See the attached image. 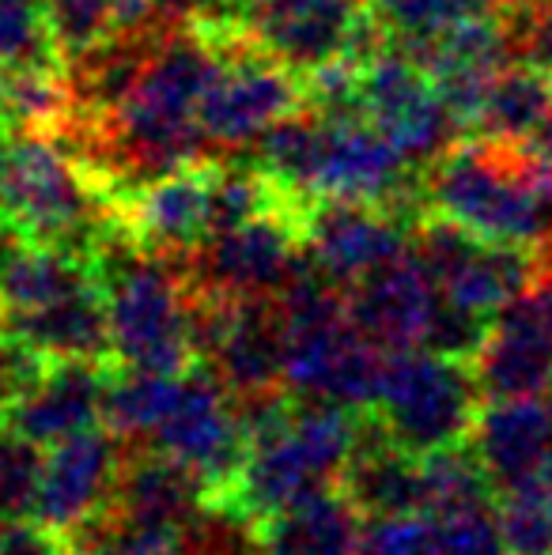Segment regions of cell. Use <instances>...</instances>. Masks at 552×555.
I'll return each mask as SVG.
<instances>
[{
  "label": "cell",
  "instance_id": "1",
  "mask_svg": "<svg viewBox=\"0 0 552 555\" xmlns=\"http://www.w3.org/2000/svg\"><path fill=\"white\" fill-rule=\"evenodd\" d=\"M235 50L197 27H178L167 42L147 46L126 91L95 111V140L106 152L103 178L114 201L167 170L205 159L201 106Z\"/></svg>",
  "mask_w": 552,
  "mask_h": 555
},
{
  "label": "cell",
  "instance_id": "2",
  "mask_svg": "<svg viewBox=\"0 0 552 555\" xmlns=\"http://www.w3.org/2000/svg\"><path fill=\"white\" fill-rule=\"evenodd\" d=\"M258 163L295 201H363L424 220V170L363 114L307 111L277 121L258 140Z\"/></svg>",
  "mask_w": 552,
  "mask_h": 555
},
{
  "label": "cell",
  "instance_id": "3",
  "mask_svg": "<svg viewBox=\"0 0 552 555\" xmlns=\"http://www.w3.org/2000/svg\"><path fill=\"white\" fill-rule=\"evenodd\" d=\"M91 269L106 299L114 371L185 374L201 363L185 261L140 249L118 216L91 254Z\"/></svg>",
  "mask_w": 552,
  "mask_h": 555
},
{
  "label": "cell",
  "instance_id": "4",
  "mask_svg": "<svg viewBox=\"0 0 552 555\" xmlns=\"http://www.w3.org/2000/svg\"><path fill=\"white\" fill-rule=\"evenodd\" d=\"M0 216L27 238L91 261L99 242L118 223V201L103 170L61 144L57 132L23 129L12 137Z\"/></svg>",
  "mask_w": 552,
  "mask_h": 555
},
{
  "label": "cell",
  "instance_id": "5",
  "mask_svg": "<svg viewBox=\"0 0 552 555\" xmlns=\"http://www.w3.org/2000/svg\"><path fill=\"white\" fill-rule=\"evenodd\" d=\"M485 409L477 371L470 356H450L439 348L386 351L378 397L371 404L378 427L401 450L435 453L465 446Z\"/></svg>",
  "mask_w": 552,
  "mask_h": 555
},
{
  "label": "cell",
  "instance_id": "6",
  "mask_svg": "<svg viewBox=\"0 0 552 555\" xmlns=\"http://www.w3.org/2000/svg\"><path fill=\"white\" fill-rule=\"evenodd\" d=\"M140 446H152L190 468L205 491L208 511H228L251 457V427L243 404L223 386L220 374L208 363H197L178 374L167 416Z\"/></svg>",
  "mask_w": 552,
  "mask_h": 555
},
{
  "label": "cell",
  "instance_id": "7",
  "mask_svg": "<svg viewBox=\"0 0 552 555\" xmlns=\"http://www.w3.org/2000/svg\"><path fill=\"white\" fill-rule=\"evenodd\" d=\"M416 254L432 269L442 299L480 322H496L541 276L538 249L488 242L432 212L416 223Z\"/></svg>",
  "mask_w": 552,
  "mask_h": 555
},
{
  "label": "cell",
  "instance_id": "8",
  "mask_svg": "<svg viewBox=\"0 0 552 555\" xmlns=\"http://www.w3.org/2000/svg\"><path fill=\"white\" fill-rule=\"evenodd\" d=\"M303 216L307 205L287 201L231 231L213 234L185 261L193 287L231 295V299H277L307 257Z\"/></svg>",
  "mask_w": 552,
  "mask_h": 555
},
{
  "label": "cell",
  "instance_id": "9",
  "mask_svg": "<svg viewBox=\"0 0 552 555\" xmlns=\"http://www.w3.org/2000/svg\"><path fill=\"white\" fill-rule=\"evenodd\" d=\"M121 461H126V442L106 424L50 446L30 518L42 521L50 533L65 537L76 552V544L114 511Z\"/></svg>",
  "mask_w": 552,
  "mask_h": 555
},
{
  "label": "cell",
  "instance_id": "10",
  "mask_svg": "<svg viewBox=\"0 0 552 555\" xmlns=\"http://www.w3.org/2000/svg\"><path fill=\"white\" fill-rule=\"evenodd\" d=\"M360 111L375 121L416 167L439 159L454 140H462L454 114L447 111L439 95V83L432 80L424 65H416L398 46H386L375 61L363 65Z\"/></svg>",
  "mask_w": 552,
  "mask_h": 555
},
{
  "label": "cell",
  "instance_id": "11",
  "mask_svg": "<svg viewBox=\"0 0 552 555\" xmlns=\"http://www.w3.org/2000/svg\"><path fill=\"white\" fill-rule=\"evenodd\" d=\"M368 12V0H239L235 23L254 50L303 76L345 57Z\"/></svg>",
  "mask_w": 552,
  "mask_h": 555
},
{
  "label": "cell",
  "instance_id": "12",
  "mask_svg": "<svg viewBox=\"0 0 552 555\" xmlns=\"http://www.w3.org/2000/svg\"><path fill=\"white\" fill-rule=\"evenodd\" d=\"M303 106H307V95H303L299 73L266 57L254 46H239L205 95L201 129L208 144L246 147Z\"/></svg>",
  "mask_w": 552,
  "mask_h": 555
},
{
  "label": "cell",
  "instance_id": "13",
  "mask_svg": "<svg viewBox=\"0 0 552 555\" xmlns=\"http://www.w3.org/2000/svg\"><path fill=\"white\" fill-rule=\"evenodd\" d=\"M416 223L401 212L363 201H314L303 216L307 257L341 287H352L368 272L409 254L416 242Z\"/></svg>",
  "mask_w": 552,
  "mask_h": 555
},
{
  "label": "cell",
  "instance_id": "14",
  "mask_svg": "<svg viewBox=\"0 0 552 555\" xmlns=\"http://www.w3.org/2000/svg\"><path fill=\"white\" fill-rule=\"evenodd\" d=\"M220 163L193 159L118 201V216L133 242L147 254L190 261L213 231V190Z\"/></svg>",
  "mask_w": 552,
  "mask_h": 555
},
{
  "label": "cell",
  "instance_id": "15",
  "mask_svg": "<svg viewBox=\"0 0 552 555\" xmlns=\"http://www.w3.org/2000/svg\"><path fill=\"white\" fill-rule=\"evenodd\" d=\"M345 295L352 325L378 351L427 348L442 292L435 284L432 269L424 264V257L416 254V242L409 254L394 257L383 269L368 272L352 287H345Z\"/></svg>",
  "mask_w": 552,
  "mask_h": 555
},
{
  "label": "cell",
  "instance_id": "16",
  "mask_svg": "<svg viewBox=\"0 0 552 555\" xmlns=\"http://www.w3.org/2000/svg\"><path fill=\"white\" fill-rule=\"evenodd\" d=\"M485 401L545 397L552 389V295L534 284L496 314L473 356Z\"/></svg>",
  "mask_w": 552,
  "mask_h": 555
},
{
  "label": "cell",
  "instance_id": "17",
  "mask_svg": "<svg viewBox=\"0 0 552 555\" xmlns=\"http://www.w3.org/2000/svg\"><path fill=\"white\" fill-rule=\"evenodd\" d=\"M114 374L118 371L106 359H53L42 386L4 420V431L42 450L95 431L106 424V393Z\"/></svg>",
  "mask_w": 552,
  "mask_h": 555
},
{
  "label": "cell",
  "instance_id": "18",
  "mask_svg": "<svg viewBox=\"0 0 552 555\" xmlns=\"http://www.w3.org/2000/svg\"><path fill=\"white\" fill-rule=\"evenodd\" d=\"M470 442L496 491L538 480L552 450V401L549 397L485 401Z\"/></svg>",
  "mask_w": 552,
  "mask_h": 555
},
{
  "label": "cell",
  "instance_id": "19",
  "mask_svg": "<svg viewBox=\"0 0 552 555\" xmlns=\"http://www.w3.org/2000/svg\"><path fill=\"white\" fill-rule=\"evenodd\" d=\"M363 514L345 491L318 488L254 529L261 555H356Z\"/></svg>",
  "mask_w": 552,
  "mask_h": 555
},
{
  "label": "cell",
  "instance_id": "20",
  "mask_svg": "<svg viewBox=\"0 0 552 555\" xmlns=\"http://www.w3.org/2000/svg\"><path fill=\"white\" fill-rule=\"evenodd\" d=\"M0 330L20 333L50 359H106L111 363V322L99 280L30 314L0 318Z\"/></svg>",
  "mask_w": 552,
  "mask_h": 555
},
{
  "label": "cell",
  "instance_id": "21",
  "mask_svg": "<svg viewBox=\"0 0 552 555\" xmlns=\"http://www.w3.org/2000/svg\"><path fill=\"white\" fill-rule=\"evenodd\" d=\"M552 114V73L526 61H511L496 76L485 106H480L473 137L503 140V144H523L534 129Z\"/></svg>",
  "mask_w": 552,
  "mask_h": 555
},
{
  "label": "cell",
  "instance_id": "22",
  "mask_svg": "<svg viewBox=\"0 0 552 555\" xmlns=\"http://www.w3.org/2000/svg\"><path fill=\"white\" fill-rule=\"evenodd\" d=\"M65 68H20L0 76V121L12 132H61L73 114V88Z\"/></svg>",
  "mask_w": 552,
  "mask_h": 555
},
{
  "label": "cell",
  "instance_id": "23",
  "mask_svg": "<svg viewBox=\"0 0 552 555\" xmlns=\"http://www.w3.org/2000/svg\"><path fill=\"white\" fill-rule=\"evenodd\" d=\"M42 8L65 65H80L121 38L118 0H42Z\"/></svg>",
  "mask_w": 552,
  "mask_h": 555
},
{
  "label": "cell",
  "instance_id": "24",
  "mask_svg": "<svg viewBox=\"0 0 552 555\" xmlns=\"http://www.w3.org/2000/svg\"><path fill=\"white\" fill-rule=\"evenodd\" d=\"M20 68H68L50 35L42 0H0V76Z\"/></svg>",
  "mask_w": 552,
  "mask_h": 555
},
{
  "label": "cell",
  "instance_id": "25",
  "mask_svg": "<svg viewBox=\"0 0 552 555\" xmlns=\"http://www.w3.org/2000/svg\"><path fill=\"white\" fill-rule=\"evenodd\" d=\"M496 518L511 555H552V488L541 476L496 491Z\"/></svg>",
  "mask_w": 552,
  "mask_h": 555
},
{
  "label": "cell",
  "instance_id": "26",
  "mask_svg": "<svg viewBox=\"0 0 552 555\" xmlns=\"http://www.w3.org/2000/svg\"><path fill=\"white\" fill-rule=\"evenodd\" d=\"M368 4L390 30V42L424 38L462 20H473V15L496 12L488 0H368Z\"/></svg>",
  "mask_w": 552,
  "mask_h": 555
},
{
  "label": "cell",
  "instance_id": "27",
  "mask_svg": "<svg viewBox=\"0 0 552 555\" xmlns=\"http://www.w3.org/2000/svg\"><path fill=\"white\" fill-rule=\"evenodd\" d=\"M432 555H511L500 533L496 503H473L435 518Z\"/></svg>",
  "mask_w": 552,
  "mask_h": 555
},
{
  "label": "cell",
  "instance_id": "28",
  "mask_svg": "<svg viewBox=\"0 0 552 555\" xmlns=\"http://www.w3.org/2000/svg\"><path fill=\"white\" fill-rule=\"evenodd\" d=\"M42 446L4 431V439H0V521L30 518L38 480H42Z\"/></svg>",
  "mask_w": 552,
  "mask_h": 555
},
{
  "label": "cell",
  "instance_id": "29",
  "mask_svg": "<svg viewBox=\"0 0 552 555\" xmlns=\"http://www.w3.org/2000/svg\"><path fill=\"white\" fill-rule=\"evenodd\" d=\"M435 518L432 514H371L360 526L356 555H432Z\"/></svg>",
  "mask_w": 552,
  "mask_h": 555
},
{
  "label": "cell",
  "instance_id": "30",
  "mask_svg": "<svg viewBox=\"0 0 552 555\" xmlns=\"http://www.w3.org/2000/svg\"><path fill=\"white\" fill-rule=\"evenodd\" d=\"M53 359L20 333L0 330V427L4 420L42 386Z\"/></svg>",
  "mask_w": 552,
  "mask_h": 555
},
{
  "label": "cell",
  "instance_id": "31",
  "mask_svg": "<svg viewBox=\"0 0 552 555\" xmlns=\"http://www.w3.org/2000/svg\"><path fill=\"white\" fill-rule=\"evenodd\" d=\"M0 555H73V544L35 518H8L0 521Z\"/></svg>",
  "mask_w": 552,
  "mask_h": 555
},
{
  "label": "cell",
  "instance_id": "32",
  "mask_svg": "<svg viewBox=\"0 0 552 555\" xmlns=\"http://www.w3.org/2000/svg\"><path fill=\"white\" fill-rule=\"evenodd\" d=\"M12 137L15 132L0 121V185H4V170H8V155H12Z\"/></svg>",
  "mask_w": 552,
  "mask_h": 555
},
{
  "label": "cell",
  "instance_id": "33",
  "mask_svg": "<svg viewBox=\"0 0 552 555\" xmlns=\"http://www.w3.org/2000/svg\"><path fill=\"white\" fill-rule=\"evenodd\" d=\"M488 4L496 8V12H515V8H523V4H530V0H488Z\"/></svg>",
  "mask_w": 552,
  "mask_h": 555
},
{
  "label": "cell",
  "instance_id": "34",
  "mask_svg": "<svg viewBox=\"0 0 552 555\" xmlns=\"http://www.w3.org/2000/svg\"><path fill=\"white\" fill-rule=\"evenodd\" d=\"M541 480H545L549 488H552V450H549V461H545V473H541Z\"/></svg>",
  "mask_w": 552,
  "mask_h": 555
},
{
  "label": "cell",
  "instance_id": "35",
  "mask_svg": "<svg viewBox=\"0 0 552 555\" xmlns=\"http://www.w3.org/2000/svg\"><path fill=\"white\" fill-rule=\"evenodd\" d=\"M73 555H99V552H73Z\"/></svg>",
  "mask_w": 552,
  "mask_h": 555
},
{
  "label": "cell",
  "instance_id": "36",
  "mask_svg": "<svg viewBox=\"0 0 552 555\" xmlns=\"http://www.w3.org/2000/svg\"><path fill=\"white\" fill-rule=\"evenodd\" d=\"M0 439H4V427H0Z\"/></svg>",
  "mask_w": 552,
  "mask_h": 555
}]
</instances>
